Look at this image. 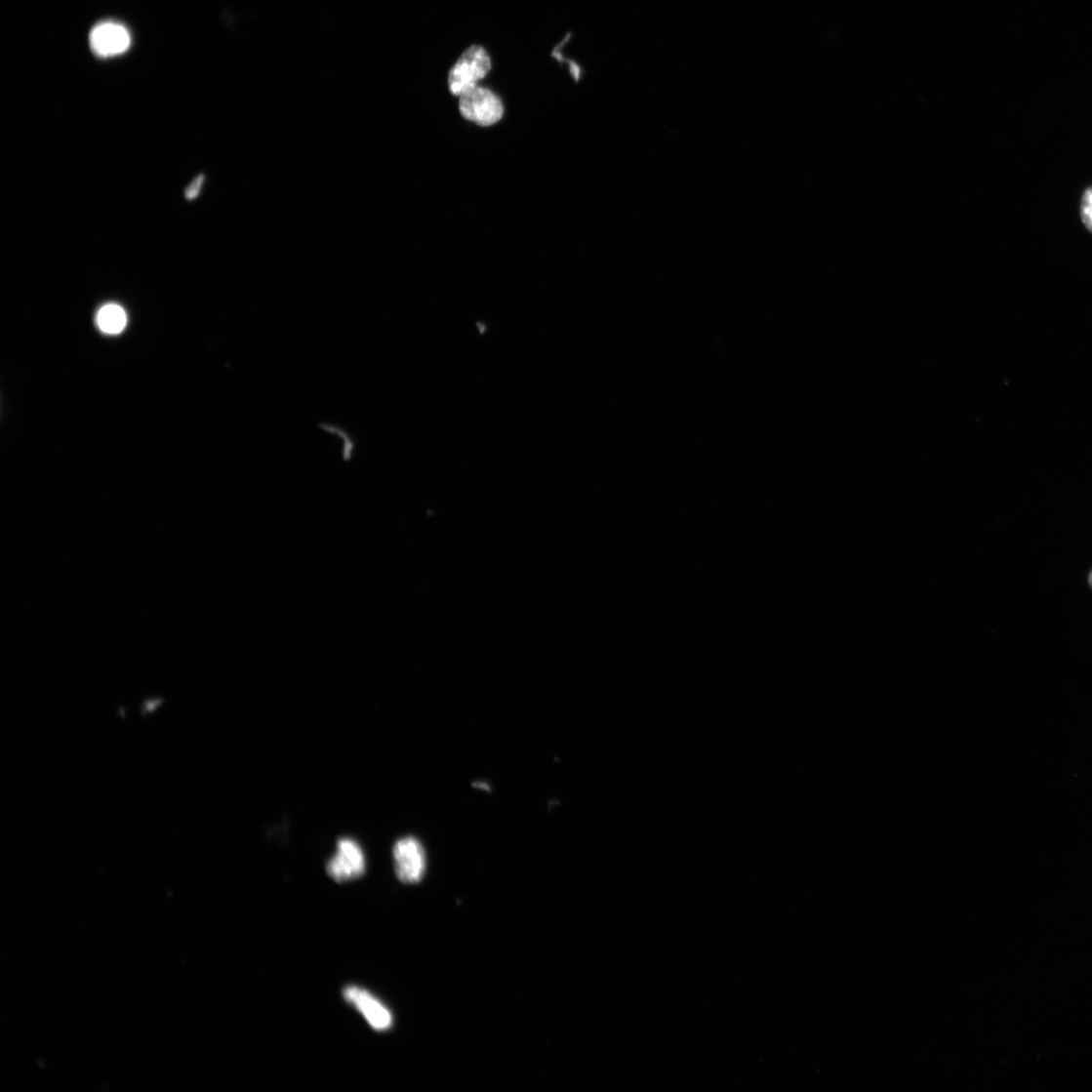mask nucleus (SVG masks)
Wrapping results in <instances>:
<instances>
[{
    "mask_svg": "<svg viewBox=\"0 0 1092 1092\" xmlns=\"http://www.w3.org/2000/svg\"><path fill=\"white\" fill-rule=\"evenodd\" d=\"M1088 582H1089V585H1090V586L1092 587V571H1091V573H1090V575H1089V579H1088Z\"/></svg>",
    "mask_w": 1092,
    "mask_h": 1092,
    "instance_id": "10",
    "label": "nucleus"
},
{
    "mask_svg": "<svg viewBox=\"0 0 1092 1092\" xmlns=\"http://www.w3.org/2000/svg\"><path fill=\"white\" fill-rule=\"evenodd\" d=\"M1080 215L1085 227L1092 233V186L1083 193Z\"/></svg>",
    "mask_w": 1092,
    "mask_h": 1092,
    "instance_id": "8",
    "label": "nucleus"
},
{
    "mask_svg": "<svg viewBox=\"0 0 1092 1092\" xmlns=\"http://www.w3.org/2000/svg\"><path fill=\"white\" fill-rule=\"evenodd\" d=\"M328 875L336 882L355 880L366 871V858L351 838H342L335 855L327 863Z\"/></svg>",
    "mask_w": 1092,
    "mask_h": 1092,
    "instance_id": "3",
    "label": "nucleus"
},
{
    "mask_svg": "<svg viewBox=\"0 0 1092 1092\" xmlns=\"http://www.w3.org/2000/svg\"><path fill=\"white\" fill-rule=\"evenodd\" d=\"M492 62L486 49L473 45L467 48L448 74V89L455 97L478 87L491 71Z\"/></svg>",
    "mask_w": 1092,
    "mask_h": 1092,
    "instance_id": "1",
    "label": "nucleus"
},
{
    "mask_svg": "<svg viewBox=\"0 0 1092 1092\" xmlns=\"http://www.w3.org/2000/svg\"><path fill=\"white\" fill-rule=\"evenodd\" d=\"M205 181L204 176L195 178L185 189V198L189 201L198 197Z\"/></svg>",
    "mask_w": 1092,
    "mask_h": 1092,
    "instance_id": "9",
    "label": "nucleus"
},
{
    "mask_svg": "<svg viewBox=\"0 0 1092 1092\" xmlns=\"http://www.w3.org/2000/svg\"><path fill=\"white\" fill-rule=\"evenodd\" d=\"M396 875L403 883H417L426 870V855L422 845L412 836L399 839L394 847Z\"/></svg>",
    "mask_w": 1092,
    "mask_h": 1092,
    "instance_id": "4",
    "label": "nucleus"
},
{
    "mask_svg": "<svg viewBox=\"0 0 1092 1092\" xmlns=\"http://www.w3.org/2000/svg\"><path fill=\"white\" fill-rule=\"evenodd\" d=\"M97 323L103 333L119 334L127 325V314L119 304L108 303L99 311Z\"/></svg>",
    "mask_w": 1092,
    "mask_h": 1092,
    "instance_id": "7",
    "label": "nucleus"
},
{
    "mask_svg": "<svg viewBox=\"0 0 1092 1092\" xmlns=\"http://www.w3.org/2000/svg\"><path fill=\"white\" fill-rule=\"evenodd\" d=\"M92 49L101 58H111L128 50L131 38L126 27L116 22L98 24L90 37Z\"/></svg>",
    "mask_w": 1092,
    "mask_h": 1092,
    "instance_id": "6",
    "label": "nucleus"
},
{
    "mask_svg": "<svg viewBox=\"0 0 1092 1092\" xmlns=\"http://www.w3.org/2000/svg\"><path fill=\"white\" fill-rule=\"evenodd\" d=\"M344 997L347 1003L355 1007L374 1030L384 1031L393 1026V1015L368 991L358 987H347L344 991Z\"/></svg>",
    "mask_w": 1092,
    "mask_h": 1092,
    "instance_id": "5",
    "label": "nucleus"
},
{
    "mask_svg": "<svg viewBox=\"0 0 1092 1092\" xmlns=\"http://www.w3.org/2000/svg\"><path fill=\"white\" fill-rule=\"evenodd\" d=\"M459 108L464 119L480 127L499 123L506 111L493 91L479 86L460 97Z\"/></svg>",
    "mask_w": 1092,
    "mask_h": 1092,
    "instance_id": "2",
    "label": "nucleus"
}]
</instances>
